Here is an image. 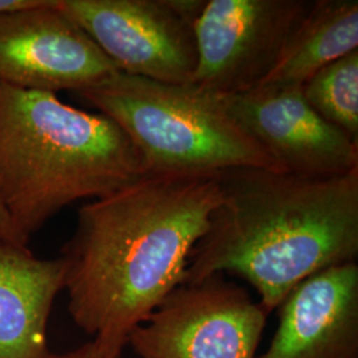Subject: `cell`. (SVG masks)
I'll return each mask as SVG.
<instances>
[{
    "label": "cell",
    "instance_id": "cell-15",
    "mask_svg": "<svg viewBox=\"0 0 358 358\" xmlns=\"http://www.w3.org/2000/svg\"><path fill=\"white\" fill-rule=\"evenodd\" d=\"M0 239L11 243L20 244V245H28L29 243V241L13 223V217L6 210L1 199H0Z\"/></svg>",
    "mask_w": 358,
    "mask_h": 358
},
{
    "label": "cell",
    "instance_id": "cell-2",
    "mask_svg": "<svg viewBox=\"0 0 358 358\" xmlns=\"http://www.w3.org/2000/svg\"><path fill=\"white\" fill-rule=\"evenodd\" d=\"M220 185L222 202L192 250L185 282L236 275L271 313L312 275L357 262L358 169L333 177L234 169Z\"/></svg>",
    "mask_w": 358,
    "mask_h": 358
},
{
    "label": "cell",
    "instance_id": "cell-4",
    "mask_svg": "<svg viewBox=\"0 0 358 358\" xmlns=\"http://www.w3.org/2000/svg\"><path fill=\"white\" fill-rule=\"evenodd\" d=\"M78 94L122 129L148 173L280 171L264 148L227 112L220 97L192 83L166 84L117 72Z\"/></svg>",
    "mask_w": 358,
    "mask_h": 358
},
{
    "label": "cell",
    "instance_id": "cell-6",
    "mask_svg": "<svg viewBox=\"0 0 358 358\" xmlns=\"http://www.w3.org/2000/svg\"><path fill=\"white\" fill-rule=\"evenodd\" d=\"M269 313L223 275L183 282L130 334L140 358H257Z\"/></svg>",
    "mask_w": 358,
    "mask_h": 358
},
{
    "label": "cell",
    "instance_id": "cell-10",
    "mask_svg": "<svg viewBox=\"0 0 358 358\" xmlns=\"http://www.w3.org/2000/svg\"><path fill=\"white\" fill-rule=\"evenodd\" d=\"M279 325L259 358H358V264L324 269L278 308Z\"/></svg>",
    "mask_w": 358,
    "mask_h": 358
},
{
    "label": "cell",
    "instance_id": "cell-16",
    "mask_svg": "<svg viewBox=\"0 0 358 358\" xmlns=\"http://www.w3.org/2000/svg\"><path fill=\"white\" fill-rule=\"evenodd\" d=\"M38 1L40 0H0V13L34 7Z\"/></svg>",
    "mask_w": 358,
    "mask_h": 358
},
{
    "label": "cell",
    "instance_id": "cell-8",
    "mask_svg": "<svg viewBox=\"0 0 358 358\" xmlns=\"http://www.w3.org/2000/svg\"><path fill=\"white\" fill-rule=\"evenodd\" d=\"M120 72L57 0L0 13V81L23 90L81 92Z\"/></svg>",
    "mask_w": 358,
    "mask_h": 358
},
{
    "label": "cell",
    "instance_id": "cell-11",
    "mask_svg": "<svg viewBox=\"0 0 358 358\" xmlns=\"http://www.w3.org/2000/svg\"><path fill=\"white\" fill-rule=\"evenodd\" d=\"M62 257L40 259L0 239V358H47L55 300L64 289Z\"/></svg>",
    "mask_w": 358,
    "mask_h": 358
},
{
    "label": "cell",
    "instance_id": "cell-3",
    "mask_svg": "<svg viewBox=\"0 0 358 358\" xmlns=\"http://www.w3.org/2000/svg\"><path fill=\"white\" fill-rule=\"evenodd\" d=\"M145 174L141 155L109 117L0 81V199L28 241L65 207Z\"/></svg>",
    "mask_w": 358,
    "mask_h": 358
},
{
    "label": "cell",
    "instance_id": "cell-14",
    "mask_svg": "<svg viewBox=\"0 0 358 358\" xmlns=\"http://www.w3.org/2000/svg\"><path fill=\"white\" fill-rule=\"evenodd\" d=\"M47 358H122V355H113L90 340L76 349L68 350L64 353L51 352Z\"/></svg>",
    "mask_w": 358,
    "mask_h": 358
},
{
    "label": "cell",
    "instance_id": "cell-12",
    "mask_svg": "<svg viewBox=\"0 0 358 358\" xmlns=\"http://www.w3.org/2000/svg\"><path fill=\"white\" fill-rule=\"evenodd\" d=\"M358 50L357 0H312L278 62L257 85L301 87L321 68Z\"/></svg>",
    "mask_w": 358,
    "mask_h": 358
},
{
    "label": "cell",
    "instance_id": "cell-9",
    "mask_svg": "<svg viewBox=\"0 0 358 358\" xmlns=\"http://www.w3.org/2000/svg\"><path fill=\"white\" fill-rule=\"evenodd\" d=\"M219 97L280 171L333 177L358 169V142L317 115L301 87L260 85Z\"/></svg>",
    "mask_w": 358,
    "mask_h": 358
},
{
    "label": "cell",
    "instance_id": "cell-1",
    "mask_svg": "<svg viewBox=\"0 0 358 358\" xmlns=\"http://www.w3.org/2000/svg\"><path fill=\"white\" fill-rule=\"evenodd\" d=\"M220 202V174L148 173L83 206L60 256L77 327L122 355L133 331L185 282Z\"/></svg>",
    "mask_w": 358,
    "mask_h": 358
},
{
    "label": "cell",
    "instance_id": "cell-7",
    "mask_svg": "<svg viewBox=\"0 0 358 358\" xmlns=\"http://www.w3.org/2000/svg\"><path fill=\"white\" fill-rule=\"evenodd\" d=\"M310 6L312 0H206L195 22L192 84L217 96L255 88Z\"/></svg>",
    "mask_w": 358,
    "mask_h": 358
},
{
    "label": "cell",
    "instance_id": "cell-13",
    "mask_svg": "<svg viewBox=\"0 0 358 358\" xmlns=\"http://www.w3.org/2000/svg\"><path fill=\"white\" fill-rule=\"evenodd\" d=\"M301 92L317 115L358 142V50L321 68Z\"/></svg>",
    "mask_w": 358,
    "mask_h": 358
},
{
    "label": "cell",
    "instance_id": "cell-5",
    "mask_svg": "<svg viewBox=\"0 0 358 358\" xmlns=\"http://www.w3.org/2000/svg\"><path fill=\"white\" fill-rule=\"evenodd\" d=\"M125 75L192 83L198 64L195 22L206 0H57Z\"/></svg>",
    "mask_w": 358,
    "mask_h": 358
}]
</instances>
